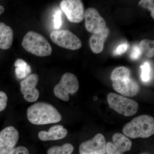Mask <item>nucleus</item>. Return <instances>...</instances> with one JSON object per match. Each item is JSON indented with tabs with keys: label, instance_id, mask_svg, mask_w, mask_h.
<instances>
[{
	"label": "nucleus",
	"instance_id": "nucleus-1",
	"mask_svg": "<svg viewBox=\"0 0 154 154\" xmlns=\"http://www.w3.org/2000/svg\"><path fill=\"white\" fill-rule=\"evenodd\" d=\"M27 117L30 123L36 125L57 123L62 119L60 113L55 107L44 102H37L28 107Z\"/></svg>",
	"mask_w": 154,
	"mask_h": 154
},
{
	"label": "nucleus",
	"instance_id": "nucleus-2",
	"mask_svg": "<svg viewBox=\"0 0 154 154\" xmlns=\"http://www.w3.org/2000/svg\"><path fill=\"white\" fill-rule=\"evenodd\" d=\"M130 75L129 69L124 66L116 68L111 75L114 90L117 93L127 97L135 96L139 91L137 83L131 78Z\"/></svg>",
	"mask_w": 154,
	"mask_h": 154
},
{
	"label": "nucleus",
	"instance_id": "nucleus-3",
	"mask_svg": "<svg viewBox=\"0 0 154 154\" xmlns=\"http://www.w3.org/2000/svg\"><path fill=\"white\" fill-rule=\"evenodd\" d=\"M122 132L131 138L149 137L154 134V118L147 115L137 116L125 125Z\"/></svg>",
	"mask_w": 154,
	"mask_h": 154
},
{
	"label": "nucleus",
	"instance_id": "nucleus-4",
	"mask_svg": "<svg viewBox=\"0 0 154 154\" xmlns=\"http://www.w3.org/2000/svg\"><path fill=\"white\" fill-rule=\"evenodd\" d=\"M22 44L26 51L37 56H48L52 53V48L47 39L35 31H30L26 33Z\"/></svg>",
	"mask_w": 154,
	"mask_h": 154
},
{
	"label": "nucleus",
	"instance_id": "nucleus-5",
	"mask_svg": "<svg viewBox=\"0 0 154 154\" xmlns=\"http://www.w3.org/2000/svg\"><path fill=\"white\" fill-rule=\"evenodd\" d=\"M107 102L110 108L126 116L134 115L138 110L139 105L136 101L115 93L108 94Z\"/></svg>",
	"mask_w": 154,
	"mask_h": 154
},
{
	"label": "nucleus",
	"instance_id": "nucleus-6",
	"mask_svg": "<svg viewBox=\"0 0 154 154\" xmlns=\"http://www.w3.org/2000/svg\"><path fill=\"white\" fill-rule=\"evenodd\" d=\"M79 87L77 77L71 73H66L61 77L59 83L54 89V93L57 98L63 101H68L69 94H73Z\"/></svg>",
	"mask_w": 154,
	"mask_h": 154
},
{
	"label": "nucleus",
	"instance_id": "nucleus-7",
	"mask_svg": "<svg viewBox=\"0 0 154 154\" xmlns=\"http://www.w3.org/2000/svg\"><path fill=\"white\" fill-rule=\"evenodd\" d=\"M50 36L55 44L66 49L76 50L82 46L81 39L69 30H54L51 33Z\"/></svg>",
	"mask_w": 154,
	"mask_h": 154
},
{
	"label": "nucleus",
	"instance_id": "nucleus-8",
	"mask_svg": "<svg viewBox=\"0 0 154 154\" xmlns=\"http://www.w3.org/2000/svg\"><path fill=\"white\" fill-rule=\"evenodd\" d=\"M60 6L70 22L78 23L83 20L85 16V8L80 0H63Z\"/></svg>",
	"mask_w": 154,
	"mask_h": 154
},
{
	"label": "nucleus",
	"instance_id": "nucleus-9",
	"mask_svg": "<svg viewBox=\"0 0 154 154\" xmlns=\"http://www.w3.org/2000/svg\"><path fill=\"white\" fill-rule=\"evenodd\" d=\"M19 134L14 127L9 126L0 132V154H11L15 149Z\"/></svg>",
	"mask_w": 154,
	"mask_h": 154
},
{
	"label": "nucleus",
	"instance_id": "nucleus-10",
	"mask_svg": "<svg viewBox=\"0 0 154 154\" xmlns=\"http://www.w3.org/2000/svg\"><path fill=\"white\" fill-rule=\"evenodd\" d=\"M85 27L88 32L93 33H99L106 28V22L99 11L94 8L86 10L84 16Z\"/></svg>",
	"mask_w": 154,
	"mask_h": 154
},
{
	"label": "nucleus",
	"instance_id": "nucleus-11",
	"mask_svg": "<svg viewBox=\"0 0 154 154\" xmlns=\"http://www.w3.org/2000/svg\"><path fill=\"white\" fill-rule=\"evenodd\" d=\"M106 142L103 135L98 134L90 140L80 145V154H105Z\"/></svg>",
	"mask_w": 154,
	"mask_h": 154
},
{
	"label": "nucleus",
	"instance_id": "nucleus-12",
	"mask_svg": "<svg viewBox=\"0 0 154 154\" xmlns=\"http://www.w3.org/2000/svg\"><path fill=\"white\" fill-rule=\"evenodd\" d=\"M38 77L36 74L29 75L20 83V90L24 98L28 102L37 101L39 96V91L36 88Z\"/></svg>",
	"mask_w": 154,
	"mask_h": 154
},
{
	"label": "nucleus",
	"instance_id": "nucleus-13",
	"mask_svg": "<svg viewBox=\"0 0 154 154\" xmlns=\"http://www.w3.org/2000/svg\"><path fill=\"white\" fill-rule=\"evenodd\" d=\"M113 141L106 144L107 154H123L131 149L132 142L124 135L116 133L112 137Z\"/></svg>",
	"mask_w": 154,
	"mask_h": 154
},
{
	"label": "nucleus",
	"instance_id": "nucleus-14",
	"mask_svg": "<svg viewBox=\"0 0 154 154\" xmlns=\"http://www.w3.org/2000/svg\"><path fill=\"white\" fill-rule=\"evenodd\" d=\"M67 131L61 125H57L50 128L48 131H41L38 137L42 141H51L62 139L66 137Z\"/></svg>",
	"mask_w": 154,
	"mask_h": 154
},
{
	"label": "nucleus",
	"instance_id": "nucleus-15",
	"mask_svg": "<svg viewBox=\"0 0 154 154\" xmlns=\"http://www.w3.org/2000/svg\"><path fill=\"white\" fill-rule=\"evenodd\" d=\"M109 33V30L106 28L103 31L93 33L90 38V47L93 52L100 53L104 49V43Z\"/></svg>",
	"mask_w": 154,
	"mask_h": 154
},
{
	"label": "nucleus",
	"instance_id": "nucleus-16",
	"mask_svg": "<svg viewBox=\"0 0 154 154\" xmlns=\"http://www.w3.org/2000/svg\"><path fill=\"white\" fill-rule=\"evenodd\" d=\"M14 31L10 26L0 22V48L9 49L12 46L14 39Z\"/></svg>",
	"mask_w": 154,
	"mask_h": 154
},
{
	"label": "nucleus",
	"instance_id": "nucleus-17",
	"mask_svg": "<svg viewBox=\"0 0 154 154\" xmlns=\"http://www.w3.org/2000/svg\"><path fill=\"white\" fill-rule=\"evenodd\" d=\"M14 66L16 67L15 73L18 79H25L31 73L32 71L31 67L22 59H17Z\"/></svg>",
	"mask_w": 154,
	"mask_h": 154
},
{
	"label": "nucleus",
	"instance_id": "nucleus-18",
	"mask_svg": "<svg viewBox=\"0 0 154 154\" xmlns=\"http://www.w3.org/2000/svg\"><path fill=\"white\" fill-rule=\"evenodd\" d=\"M140 48L142 54L148 58L153 57L154 55V41L144 39L140 42Z\"/></svg>",
	"mask_w": 154,
	"mask_h": 154
},
{
	"label": "nucleus",
	"instance_id": "nucleus-19",
	"mask_svg": "<svg viewBox=\"0 0 154 154\" xmlns=\"http://www.w3.org/2000/svg\"><path fill=\"white\" fill-rule=\"evenodd\" d=\"M74 149L71 144L65 143L61 146H54L50 148L47 154H72Z\"/></svg>",
	"mask_w": 154,
	"mask_h": 154
},
{
	"label": "nucleus",
	"instance_id": "nucleus-20",
	"mask_svg": "<svg viewBox=\"0 0 154 154\" xmlns=\"http://www.w3.org/2000/svg\"><path fill=\"white\" fill-rule=\"evenodd\" d=\"M142 72L141 78L144 83H148L152 79V69L150 65L148 62H145L140 67Z\"/></svg>",
	"mask_w": 154,
	"mask_h": 154
},
{
	"label": "nucleus",
	"instance_id": "nucleus-21",
	"mask_svg": "<svg viewBox=\"0 0 154 154\" xmlns=\"http://www.w3.org/2000/svg\"><path fill=\"white\" fill-rule=\"evenodd\" d=\"M139 5L144 8L148 9L151 12L152 18L154 19V1L152 0H141L138 3Z\"/></svg>",
	"mask_w": 154,
	"mask_h": 154
},
{
	"label": "nucleus",
	"instance_id": "nucleus-22",
	"mask_svg": "<svg viewBox=\"0 0 154 154\" xmlns=\"http://www.w3.org/2000/svg\"><path fill=\"white\" fill-rule=\"evenodd\" d=\"M142 54V52L140 46L137 45H134L131 49L130 57L133 60H137L140 57Z\"/></svg>",
	"mask_w": 154,
	"mask_h": 154
},
{
	"label": "nucleus",
	"instance_id": "nucleus-23",
	"mask_svg": "<svg viewBox=\"0 0 154 154\" xmlns=\"http://www.w3.org/2000/svg\"><path fill=\"white\" fill-rule=\"evenodd\" d=\"M54 24L55 29H59L62 25L61 12L57 10L54 15Z\"/></svg>",
	"mask_w": 154,
	"mask_h": 154
},
{
	"label": "nucleus",
	"instance_id": "nucleus-24",
	"mask_svg": "<svg viewBox=\"0 0 154 154\" xmlns=\"http://www.w3.org/2000/svg\"><path fill=\"white\" fill-rule=\"evenodd\" d=\"M8 98L5 92L0 91V112L5 109L8 103Z\"/></svg>",
	"mask_w": 154,
	"mask_h": 154
},
{
	"label": "nucleus",
	"instance_id": "nucleus-25",
	"mask_svg": "<svg viewBox=\"0 0 154 154\" xmlns=\"http://www.w3.org/2000/svg\"><path fill=\"white\" fill-rule=\"evenodd\" d=\"M129 45L127 43L120 45L116 48L115 51L116 55H120L126 52Z\"/></svg>",
	"mask_w": 154,
	"mask_h": 154
},
{
	"label": "nucleus",
	"instance_id": "nucleus-26",
	"mask_svg": "<svg viewBox=\"0 0 154 154\" xmlns=\"http://www.w3.org/2000/svg\"><path fill=\"white\" fill-rule=\"evenodd\" d=\"M11 154H29V151L26 147L20 146L15 148Z\"/></svg>",
	"mask_w": 154,
	"mask_h": 154
},
{
	"label": "nucleus",
	"instance_id": "nucleus-27",
	"mask_svg": "<svg viewBox=\"0 0 154 154\" xmlns=\"http://www.w3.org/2000/svg\"><path fill=\"white\" fill-rule=\"evenodd\" d=\"M5 11V8L2 6L0 5V16L4 13Z\"/></svg>",
	"mask_w": 154,
	"mask_h": 154
},
{
	"label": "nucleus",
	"instance_id": "nucleus-28",
	"mask_svg": "<svg viewBox=\"0 0 154 154\" xmlns=\"http://www.w3.org/2000/svg\"><path fill=\"white\" fill-rule=\"evenodd\" d=\"M147 154V153H143V154Z\"/></svg>",
	"mask_w": 154,
	"mask_h": 154
}]
</instances>
